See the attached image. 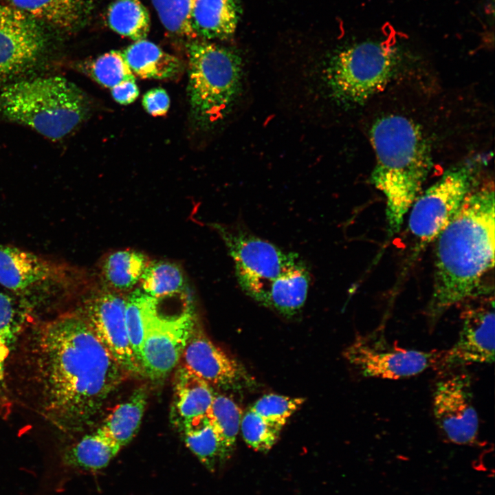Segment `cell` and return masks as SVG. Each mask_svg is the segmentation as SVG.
Returning a JSON list of instances; mask_svg holds the SVG:
<instances>
[{"label":"cell","instance_id":"4","mask_svg":"<svg viewBox=\"0 0 495 495\" xmlns=\"http://www.w3.org/2000/svg\"><path fill=\"white\" fill-rule=\"evenodd\" d=\"M89 109L82 90L61 76L20 80L0 91L2 116L53 141L75 130Z\"/></svg>","mask_w":495,"mask_h":495},{"label":"cell","instance_id":"10","mask_svg":"<svg viewBox=\"0 0 495 495\" xmlns=\"http://www.w3.org/2000/svg\"><path fill=\"white\" fill-rule=\"evenodd\" d=\"M443 351H420L390 344L383 334L357 336L345 349V359L364 377L399 380L434 368Z\"/></svg>","mask_w":495,"mask_h":495},{"label":"cell","instance_id":"2","mask_svg":"<svg viewBox=\"0 0 495 495\" xmlns=\"http://www.w3.org/2000/svg\"><path fill=\"white\" fill-rule=\"evenodd\" d=\"M494 206L493 183L474 187L434 240V284L426 310L431 328L471 296L494 267Z\"/></svg>","mask_w":495,"mask_h":495},{"label":"cell","instance_id":"3","mask_svg":"<svg viewBox=\"0 0 495 495\" xmlns=\"http://www.w3.org/2000/svg\"><path fill=\"white\" fill-rule=\"evenodd\" d=\"M370 140L375 155L371 182L386 198L389 236L398 233L432 167L429 144L420 127L397 114L378 118Z\"/></svg>","mask_w":495,"mask_h":495},{"label":"cell","instance_id":"27","mask_svg":"<svg viewBox=\"0 0 495 495\" xmlns=\"http://www.w3.org/2000/svg\"><path fill=\"white\" fill-rule=\"evenodd\" d=\"M141 291L158 298L184 291L185 279L180 267L169 261H150L141 280Z\"/></svg>","mask_w":495,"mask_h":495},{"label":"cell","instance_id":"30","mask_svg":"<svg viewBox=\"0 0 495 495\" xmlns=\"http://www.w3.org/2000/svg\"><path fill=\"white\" fill-rule=\"evenodd\" d=\"M164 27L170 32L193 39L191 25L195 0H151Z\"/></svg>","mask_w":495,"mask_h":495},{"label":"cell","instance_id":"7","mask_svg":"<svg viewBox=\"0 0 495 495\" xmlns=\"http://www.w3.org/2000/svg\"><path fill=\"white\" fill-rule=\"evenodd\" d=\"M475 157L448 169L423 193L409 210L408 231L419 254L434 241L454 216L464 199L475 186L476 176L485 164Z\"/></svg>","mask_w":495,"mask_h":495},{"label":"cell","instance_id":"24","mask_svg":"<svg viewBox=\"0 0 495 495\" xmlns=\"http://www.w3.org/2000/svg\"><path fill=\"white\" fill-rule=\"evenodd\" d=\"M146 402V390L137 388L113 409L98 429L121 448L126 446L138 433Z\"/></svg>","mask_w":495,"mask_h":495},{"label":"cell","instance_id":"18","mask_svg":"<svg viewBox=\"0 0 495 495\" xmlns=\"http://www.w3.org/2000/svg\"><path fill=\"white\" fill-rule=\"evenodd\" d=\"M310 276L306 265L300 260L270 283L262 305L280 315L292 318L305 303Z\"/></svg>","mask_w":495,"mask_h":495},{"label":"cell","instance_id":"12","mask_svg":"<svg viewBox=\"0 0 495 495\" xmlns=\"http://www.w3.org/2000/svg\"><path fill=\"white\" fill-rule=\"evenodd\" d=\"M432 411L439 429L450 442L472 445L477 441L479 420L468 372L460 369L442 375L433 391Z\"/></svg>","mask_w":495,"mask_h":495},{"label":"cell","instance_id":"5","mask_svg":"<svg viewBox=\"0 0 495 495\" xmlns=\"http://www.w3.org/2000/svg\"><path fill=\"white\" fill-rule=\"evenodd\" d=\"M192 116L204 126L225 118L241 87L242 60L234 51L204 40L187 43Z\"/></svg>","mask_w":495,"mask_h":495},{"label":"cell","instance_id":"26","mask_svg":"<svg viewBox=\"0 0 495 495\" xmlns=\"http://www.w3.org/2000/svg\"><path fill=\"white\" fill-rule=\"evenodd\" d=\"M106 19L113 31L134 41L145 39L150 30L149 14L140 0H113Z\"/></svg>","mask_w":495,"mask_h":495},{"label":"cell","instance_id":"23","mask_svg":"<svg viewBox=\"0 0 495 495\" xmlns=\"http://www.w3.org/2000/svg\"><path fill=\"white\" fill-rule=\"evenodd\" d=\"M179 427L186 446L208 471L214 472L231 456L206 415Z\"/></svg>","mask_w":495,"mask_h":495},{"label":"cell","instance_id":"34","mask_svg":"<svg viewBox=\"0 0 495 495\" xmlns=\"http://www.w3.org/2000/svg\"><path fill=\"white\" fill-rule=\"evenodd\" d=\"M19 313L14 298L0 292V373L8 352V341L16 329Z\"/></svg>","mask_w":495,"mask_h":495},{"label":"cell","instance_id":"36","mask_svg":"<svg viewBox=\"0 0 495 495\" xmlns=\"http://www.w3.org/2000/svg\"><path fill=\"white\" fill-rule=\"evenodd\" d=\"M113 99L121 104L133 102L139 95V89L135 80L123 82L111 89Z\"/></svg>","mask_w":495,"mask_h":495},{"label":"cell","instance_id":"22","mask_svg":"<svg viewBox=\"0 0 495 495\" xmlns=\"http://www.w3.org/2000/svg\"><path fill=\"white\" fill-rule=\"evenodd\" d=\"M121 448L97 429L67 447L62 455V462L73 470L96 472L106 468Z\"/></svg>","mask_w":495,"mask_h":495},{"label":"cell","instance_id":"16","mask_svg":"<svg viewBox=\"0 0 495 495\" xmlns=\"http://www.w3.org/2000/svg\"><path fill=\"white\" fill-rule=\"evenodd\" d=\"M63 270L34 253L0 245V285L17 293L59 280Z\"/></svg>","mask_w":495,"mask_h":495},{"label":"cell","instance_id":"9","mask_svg":"<svg viewBox=\"0 0 495 495\" xmlns=\"http://www.w3.org/2000/svg\"><path fill=\"white\" fill-rule=\"evenodd\" d=\"M462 302L458 339L450 349L443 351L435 368L443 375L474 364H492L494 360L493 289L478 287Z\"/></svg>","mask_w":495,"mask_h":495},{"label":"cell","instance_id":"15","mask_svg":"<svg viewBox=\"0 0 495 495\" xmlns=\"http://www.w3.org/2000/svg\"><path fill=\"white\" fill-rule=\"evenodd\" d=\"M184 367L208 384L227 388H239L248 376L235 359L195 329L182 353Z\"/></svg>","mask_w":495,"mask_h":495},{"label":"cell","instance_id":"29","mask_svg":"<svg viewBox=\"0 0 495 495\" xmlns=\"http://www.w3.org/2000/svg\"><path fill=\"white\" fill-rule=\"evenodd\" d=\"M79 67L94 81L110 89L123 82L135 80V75L120 51L108 52Z\"/></svg>","mask_w":495,"mask_h":495},{"label":"cell","instance_id":"17","mask_svg":"<svg viewBox=\"0 0 495 495\" xmlns=\"http://www.w3.org/2000/svg\"><path fill=\"white\" fill-rule=\"evenodd\" d=\"M43 26L73 32L83 28L93 16L99 0H9Z\"/></svg>","mask_w":495,"mask_h":495},{"label":"cell","instance_id":"20","mask_svg":"<svg viewBox=\"0 0 495 495\" xmlns=\"http://www.w3.org/2000/svg\"><path fill=\"white\" fill-rule=\"evenodd\" d=\"M173 385V407L178 426L206 415L215 394L210 384L180 365Z\"/></svg>","mask_w":495,"mask_h":495},{"label":"cell","instance_id":"11","mask_svg":"<svg viewBox=\"0 0 495 495\" xmlns=\"http://www.w3.org/2000/svg\"><path fill=\"white\" fill-rule=\"evenodd\" d=\"M195 329L190 307L165 314L146 295L145 333L140 360L142 373L153 380L166 377L180 361Z\"/></svg>","mask_w":495,"mask_h":495},{"label":"cell","instance_id":"33","mask_svg":"<svg viewBox=\"0 0 495 495\" xmlns=\"http://www.w3.org/2000/svg\"><path fill=\"white\" fill-rule=\"evenodd\" d=\"M145 299L146 295L138 289L126 298L125 308L126 331L132 350L140 366V352L145 333Z\"/></svg>","mask_w":495,"mask_h":495},{"label":"cell","instance_id":"25","mask_svg":"<svg viewBox=\"0 0 495 495\" xmlns=\"http://www.w3.org/2000/svg\"><path fill=\"white\" fill-rule=\"evenodd\" d=\"M149 262L142 252L133 250H118L104 258L102 274L111 288L116 291L129 290L140 281Z\"/></svg>","mask_w":495,"mask_h":495},{"label":"cell","instance_id":"8","mask_svg":"<svg viewBox=\"0 0 495 495\" xmlns=\"http://www.w3.org/2000/svg\"><path fill=\"white\" fill-rule=\"evenodd\" d=\"M213 226L232 258L240 287L261 305L272 280L300 260L241 226Z\"/></svg>","mask_w":495,"mask_h":495},{"label":"cell","instance_id":"19","mask_svg":"<svg viewBox=\"0 0 495 495\" xmlns=\"http://www.w3.org/2000/svg\"><path fill=\"white\" fill-rule=\"evenodd\" d=\"M241 13L238 0H195L192 28L197 37L225 39L234 33Z\"/></svg>","mask_w":495,"mask_h":495},{"label":"cell","instance_id":"13","mask_svg":"<svg viewBox=\"0 0 495 495\" xmlns=\"http://www.w3.org/2000/svg\"><path fill=\"white\" fill-rule=\"evenodd\" d=\"M43 26L10 5L0 4V82L32 67L46 50Z\"/></svg>","mask_w":495,"mask_h":495},{"label":"cell","instance_id":"32","mask_svg":"<svg viewBox=\"0 0 495 495\" xmlns=\"http://www.w3.org/2000/svg\"><path fill=\"white\" fill-rule=\"evenodd\" d=\"M303 402V398L272 393L257 399L250 408L266 420L283 427Z\"/></svg>","mask_w":495,"mask_h":495},{"label":"cell","instance_id":"21","mask_svg":"<svg viewBox=\"0 0 495 495\" xmlns=\"http://www.w3.org/2000/svg\"><path fill=\"white\" fill-rule=\"evenodd\" d=\"M122 54L133 74L141 78L170 79L182 72V63L177 57L146 39L135 41Z\"/></svg>","mask_w":495,"mask_h":495},{"label":"cell","instance_id":"28","mask_svg":"<svg viewBox=\"0 0 495 495\" xmlns=\"http://www.w3.org/2000/svg\"><path fill=\"white\" fill-rule=\"evenodd\" d=\"M242 412L231 398L214 394L206 416L228 450L232 454L240 430Z\"/></svg>","mask_w":495,"mask_h":495},{"label":"cell","instance_id":"6","mask_svg":"<svg viewBox=\"0 0 495 495\" xmlns=\"http://www.w3.org/2000/svg\"><path fill=\"white\" fill-rule=\"evenodd\" d=\"M395 67V52L386 44L363 42L332 58L325 69V82L338 104L356 107L386 87Z\"/></svg>","mask_w":495,"mask_h":495},{"label":"cell","instance_id":"31","mask_svg":"<svg viewBox=\"0 0 495 495\" xmlns=\"http://www.w3.org/2000/svg\"><path fill=\"white\" fill-rule=\"evenodd\" d=\"M283 428L263 418L250 408L242 415L240 430L244 441L252 449L267 452L278 441Z\"/></svg>","mask_w":495,"mask_h":495},{"label":"cell","instance_id":"35","mask_svg":"<svg viewBox=\"0 0 495 495\" xmlns=\"http://www.w3.org/2000/svg\"><path fill=\"white\" fill-rule=\"evenodd\" d=\"M142 105L146 111L153 116L165 115L170 107V98L162 87L153 88L143 96Z\"/></svg>","mask_w":495,"mask_h":495},{"label":"cell","instance_id":"14","mask_svg":"<svg viewBox=\"0 0 495 495\" xmlns=\"http://www.w3.org/2000/svg\"><path fill=\"white\" fill-rule=\"evenodd\" d=\"M126 298L103 292L89 303L84 317L115 360L128 374L142 373L132 350L125 321Z\"/></svg>","mask_w":495,"mask_h":495},{"label":"cell","instance_id":"1","mask_svg":"<svg viewBox=\"0 0 495 495\" xmlns=\"http://www.w3.org/2000/svg\"><path fill=\"white\" fill-rule=\"evenodd\" d=\"M14 359L20 391L67 433L87 426L129 375L78 314L61 315L29 331Z\"/></svg>","mask_w":495,"mask_h":495}]
</instances>
